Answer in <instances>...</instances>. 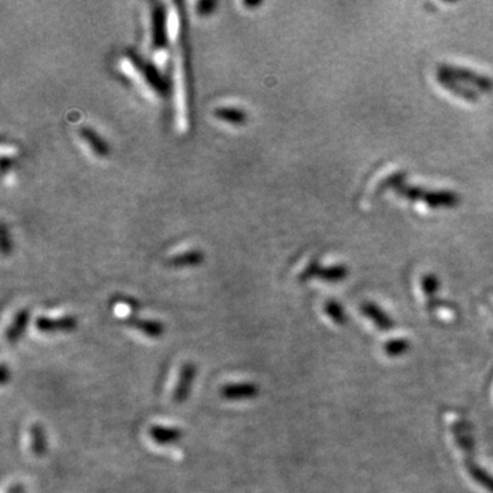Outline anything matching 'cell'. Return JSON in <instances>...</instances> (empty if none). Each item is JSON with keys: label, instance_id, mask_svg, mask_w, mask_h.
<instances>
[{"label": "cell", "instance_id": "18", "mask_svg": "<svg viewBox=\"0 0 493 493\" xmlns=\"http://www.w3.org/2000/svg\"><path fill=\"white\" fill-rule=\"evenodd\" d=\"M406 180H407V174L404 171H397V173L389 176L388 178H385L379 184V191H385V189L396 191L399 187L406 184Z\"/></svg>", "mask_w": 493, "mask_h": 493}, {"label": "cell", "instance_id": "19", "mask_svg": "<svg viewBox=\"0 0 493 493\" xmlns=\"http://www.w3.org/2000/svg\"><path fill=\"white\" fill-rule=\"evenodd\" d=\"M439 278L430 273V274H426L423 278H422V288H423V292L428 295V296H432L437 292L439 289Z\"/></svg>", "mask_w": 493, "mask_h": 493}, {"label": "cell", "instance_id": "24", "mask_svg": "<svg viewBox=\"0 0 493 493\" xmlns=\"http://www.w3.org/2000/svg\"><path fill=\"white\" fill-rule=\"evenodd\" d=\"M8 493H23V487L22 485H14L12 488H10Z\"/></svg>", "mask_w": 493, "mask_h": 493}, {"label": "cell", "instance_id": "5", "mask_svg": "<svg viewBox=\"0 0 493 493\" xmlns=\"http://www.w3.org/2000/svg\"><path fill=\"white\" fill-rule=\"evenodd\" d=\"M436 80L437 83H440L447 91H450L451 94H454L455 96L470 102V103H477L479 102V94L476 91H473L472 88H468L465 84H462L461 81L441 74V73H436Z\"/></svg>", "mask_w": 493, "mask_h": 493}, {"label": "cell", "instance_id": "21", "mask_svg": "<svg viewBox=\"0 0 493 493\" xmlns=\"http://www.w3.org/2000/svg\"><path fill=\"white\" fill-rule=\"evenodd\" d=\"M217 7V1L214 0H202L196 4V12L202 17H206V15H210Z\"/></svg>", "mask_w": 493, "mask_h": 493}, {"label": "cell", "instance_id": "8", "mask_svg": "<svg viewBox=\"0 0 493 493\" xmlns=\"http://www.w3.org/2000/svg\"><path fill=\"white\" fill-rule=\"evenodd\" d=\"M259 388L253 382L228 384L221 389V395L227 400H248L256 397Z\"/></svg>", "mask_w": 493, "mask_h": 493}, {"label": "cell", "instance_id": "9", "mask_svg": "<svg viewBox=\"0 0 493 493\" xmlns=\"http://www.w3.org/2000/svg\"><path fill=\"white\" fill-rule=\"evenodd\" d=\"M78 134L81 138L90 145V148L95 152L98 156H106L109 154V145L105 141V138L98 134L92 127L90 126H81L78 129Z\"/></svg>", "mask_w": 493, "mask_h": 493}, {"label": "cell", "instance_id": "16", "mask_svg": "<svg viewBox=\"0 0 493 493\" xmlns=\"http://www.w3.org/2000/svg\"><path fill=\"white\" fill-rule=\"evenodd\" d=\"M348 275V269L343 264H336L331 267H319V271L317 274L318 278L325 281H342Z\"/></svg>", "mask_w": 493, "mask_h": 493}, {"label": "cell", "instance_id": "20", "mask_svg": "<svg viewBox=\"0 0 493 493\" xmlns=\"http://www.w3.org/2000/svg\"><path fill=\"white\" fill-rule=\"evenodd\" d=\"M325 311L336 321V322H344L346 321V315L343 313L342 306H339L336 302H328L325 304Z\"/></svg>", "mask_w": 493, "mask_h": 493}, {"label": "cell", "instance_id": "14", "mask_svg": "<svg viewBox=\"0 0 493 493\" xmlns=\"http://www.w3.org/2000/svg\"><path fill=\"white\" fill-rule=\"evenodd\" d=\"M30 437H32V443H30V450L32 454L37 458H41L45 455L47 448H48V443H47V434H45V429L39 425L34 423L30 428Z\"/></svg>", "mask_w": 493, "mask_h": 493}, {"label": "cell", "instance_id": "1", "mask_svg": "<svg viewBox=\"0 0 493 493\" xmlns=\"http://www.w3.org/2000/svg\"><path fill=\"white\" fill-rule=\"evenodd\" d=\"M436 73H441V74L450 76L461 83L470 84L474 88H477L485 94H490L493 91V80L491 77H488L485 74H480L474 70H470V69H466L462 66H457V65H451V63H439L436 66Z\"/></svg>", "mask_w": 493, "mask_h": 493}, {"label": "cell", "instance_id": "4", "mask_svg": "<svg viewBox=\"0 0 493 493\" xmlns=\"http://www.w3.org/2000/svg\"><path fill=\"white\" fill-rule=\"evenodd\" d=\"M422 202L430 209H452L461 203V196L454 191H425Z\"/></svg>", "mask_w": 493, "mask_h": 493}, {"label": "cell", "instance_id": "22", "mask_svg": "<svg viewBox=\"0 0 493 493\" xmlns=\"http://www.w3.org/2000/svg\"><path fill=\"white\" fill-rule=\"evenodd\" d=\"M1 249L4 253H7L8 251V242H7V232H6V228L1 227Z\"/></svg>", "mask_w": 493, "mask_h": 493}, {"label": "cell", "instance_id": "6", "mask_svg": "<svg viewBox=\"0 0 493 493\" xmlns=\"http://www.w3.org/2000/svg\"><path fill=\"white\" fill-rule=\"evenodd\" d=\"M76 326H77V319L72 315L61 317L58 319H51L48 317H39L36 321V328L44 333L73 332Z\"/></svg>", "mask_w": 493, "mask_h": 493}, {"label": "cell", "instance_id": "7", "mask_svg": "<svg viewBox=\"0 0 493 493\" xmlns=\"http://www.w3.org/2000/svg\"><path fill=\"white\" fill-rule=\"evenodd\" d=\"M195 377H196V366L193 364H185L181 368L178 384H177V386L174 389V395H173V399L176 403L181 404L189 397Z\"/></svg>", "mask_w": 493, "mask_h": 493}, {"label": "cell", "instance_id": "10", "mask_svg": "<svg viewBox=\"0 0 493 493\" xmlns=\"http://www.w3.org/2000/svg\"><path fill=\"white\" fill-rule=\"evenodd\" d=\"M151 439L159 445H169L177 443L182 437V432L177 428H169L162 425H152L149 428Z\"/></svg>", "mask_w": 493, "mask_h": 493}, {"label": "cell", "instance_id": "23", "mask_svg": "<svg viewBox=\"0 0 493 493\" xmlns=\"http://www.w3.org/2000/svg\"><path fill=\"white\" fill-rule=\"evenodd\" d=\"M7 381H8V370H7L6 365H3L1 366V384L6 385Z\"/></svg>", "mask_w": 493, "mask_h": 493}, {"label": "cell", "instance_id": "25", "mask_svg": "<svg viewBox=\"0 0 493 493\" xmlns=\"http://www.w3.org/2000/svg\"><path fill=\"white\" fill-rule=\"evenodd\" d=\"M260 1H244V6L246 7H255V6H259Z\"/></svg>", "mask_w": 493, "mask_h": 493}, {"label": "cell", "instance_id": "3", "mask_svg": "<svg viewBox=\"0 0 493 493\" xmlns=\"http://www.w3.org/2000/svg\"><path fill=\"white\" fill-rule=\"evenodd\" d=\"M151 36L152 48L165 50L167 45V21L166 8L162 3H154L151 8Z\"/></svg>", "mask_w": 493, "mask_h": 493}, {"label": "cell", "instance_id": "15", "mask_svg": "<svg viewBox=\"0 0 493 493\" xmlns=\"http://www.w3.org/2000/svg\"><path fill=\"white\" fill-rule=\"evenodd\" d=\"M129 326H133L134 329L140 331L141 333H144L148 337H159L163 335L165 328L159 321H152V319H134V318H129L127 321Z\"/></svg>", "mask_w": 493, "mask_h": 493}, {"label": "cell", "instance_id": "2", "mask_svg": "<svg viewBox=\"0 0 493 493\" xmlns=\"http://www.w3.org/2000/svg\"><path fill=\"white\" fill-rule=\"evenodd\" d=\"M129 61L133 67L137 69L138 74L144 78V81L151 87L152 91H155L160 96H166L169 91V84L166 78L162 76V73L155 67V65L140 59L134 52L127 54Z\"/></svg>", "mask_w": 493, "mask_h": 493}, {"label": "cell", "instance_id": "17", "mask_svg": "<svg viewBox=\"0 0 493 493\" xmlns=\"http://www.w3.org/2000/svg\"><path fill=\"white\" fill-rule=\"evenodd\" d=\"M362 311H364L369 318H371L379 328L386 329V328H389V326L392 325V321L389 319V317H388L382 310H379L375 304H373V303L364 304Z\"/></svg>", "mask_w": 493, "mask_h": 493}, {"label": "cell", "instance_id": "12", "mask_svg": "<svg viewBox=\"0 0 493 493\" xmlns=\"http://www.w3.org/2000/svg\"><path fill=\"white\" fill-rule=\"evenodd\" d=\"M203 259H204V256H203L202 251L188 249V251H184L182 253L169 258L166 263L173 267H193V266H199L203 262Z\"/></svg>", "mask_w": 493, "mask_h": 493}, {"label": "cell", "instance_id": "11", "mask_svg": "<svg viewBox=\"0 0 493 493\" xmlns=\"http://www.w3.org/2000/svg\"><path fill=\"white\" fill-rule=\"evenodd\" d=\"M29 318H30L29 310H21V311L17 313V315L14 317V319H12L11 325L8 326L7 333H6L7 342H8L10 344H15V343L19 342V339L22 337V335H23L25 331H26Z\"/></svg>", "mask_w": 493, "mask_h": 493}, {"label": "cell", "instance_id": "13", "mask_svg": "<svg viewBox=\"0 0 493 493\" xmlns=\"http://www.w3.org/2000/svg\"><path fill=\"white\" fill-rule=\"evenodd\" d=\"M214 116L224 121V123H231V125H244L246 123V112L243 109L235 107V106H220L214 110Z\"/></svg>", "mask_w": 493, "mask_h": 493}]
</instances>
